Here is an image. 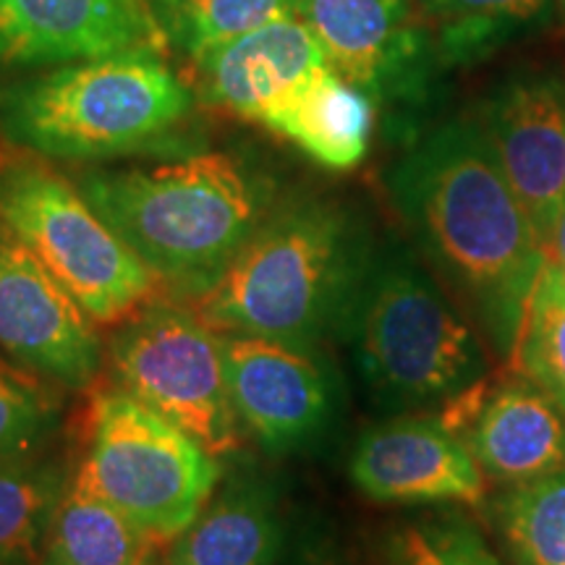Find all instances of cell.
Listing matches in <instances>:
<instances>
[{
    "instance_id": "obj_4",
    "label": "cell",
    "mask_w": 565,
    "mask_h": 565,
    "mask_svg": "<svg viewBox=\"0 0 565 565\" xmlns=\"http://www.w3.org/2000/svg\"><path fill=\"white\" fill-rule=\"evenodd\" d=\"M341 338L374 406L391 416L443 412L490 370L471 317L404 249L372 257Z\"/></svg>"
},
{
    "instance_id": "obj_26",
    "label": "cell",
    "mask_w": 565,
    "mask_h": 565,
    "mask_svg": "<svg viewBox=\"0 0 565 565\" xmlns=\"http://www.w3.org/2000/svg\"><path fill=\"white\" fill-rule=\"evenodd\" d=\"M380 565H503L484 536L458 515L419 519L393 532Z\"/></svg>"
},
{
    "instance_id": "obj_18",
    "label": "cell",
    "mask_w": 565,
    "mask_h": 565,
    "mask_svg": "<svg viewBox=\"0 0 565 565\" xmlns=\"http://www.w3.org/2000/svg\"><path fill=\"white\" fill-rule=\"evenodd\" d=\"M160 547L74 471L38 565H131Z\"/></svg>"
},
{
    "instance_id": "obj_7",
    "label": "cell",
    "mask_w": 565,
    "mask_h": 565,
    "mask_svg": "<svg viewBox=\"0 0 565 565\" xmlns=\"http://www.w3.org/2000/svg\"><path fill=\"white\" fill-rule=\"evenodd\" d=\"M84 482L158 545L196 519L221 484V458L121 387L92 398Z\"/></svg>"
},
{
    "instance_id": "obj_28",
    "label": "cell",
    "mask_w": 565,
    "mask_h": 565,
    "mask_svg": "<svg viewBox=\"0 0 565 565\" xmlns=\"http://www.w3.org/2000/svg\"><path fill=\"white\" fill-rule=\"evenodd\" d=\"M545 254H547L550 263H553L555 267H561V270L565 273V202H563L561 212H557L553 231H550Z\"/></svg>"
},
{
    "instance_id": "obj_15",
    "label": "cell",
    "mask_w": 565,
    "mask_h": 565,
    "mask_svg": "<svg viewBox=\"0 0 565 565\" xmlns=\"http://www.w3.org/2000/svg\"><path fill=\"white\" fill-rule=\"evenodd\" d=\"M482 126L508 183L524 204L542 246H547L565 202V84H508L490 103Z\"/></svg>"
},
{
    "instance_id": "obj_27",
    "label": "cell",
    "mask_w": 565,
    "mask_h": 565,
    "mask_svg": "<svg viewBox=\"0 0 565 565\" xmlns=\"http://www.w3.org/2000/svg\"><path fill=\"white\" fill-rule=\"evenodd\" d=\"M278 565H370V561L328 529H301L291 534Z\"/></svg>"
},
{
    "instance_id": "obj_16",
    "label": "cell",
    "mask_w": 565,
    "mask_h": 565,
    "mask_svg": "<svg viewBox=\"0 0 565 565\" xmlns=\"http://www.w3.org/2000/svg\"><path fill=\"white\" fill-rule=\"evenodd\" d=\"M296 13L330 68L366 97L395 92L419 53L408 0H296Z\"/></svg>"
},
{
    "instance_id": "obj_30",
    "label": "cell",
    "mask_w": 565,
    "mask_h": 565,
    "mask_svg": "<svg viewBox=\"0 0 565 565\" xmlns=\"http://www.w3.org/2000/svg\"><path fill=\"white\" fill-rule=\"evenodd\" d=\"M563 6H565V0H563Z\"/></svg>"
},
{
    "instance_id": "obj_11",
    "label": "cell",
    "mask_w": 565,
    "mask_h": 565,
    "mask_svg": "<svg viewBox=\"0 0 565 565\" xmlns=\"http://www.w3.org/2000/svg\"><path fill=\"white\" fill-rule=\"evenodd\" d=\"M351 482L387 505H477L487 477L463 437L440 414H398L353 445Z\"/></svg>"
},
{
    "instance_id": "obj_21",
    "label": "cell",
    "mask_w": 565,
    "mask_h": 565,
    "mask_svg": "<svg viewBox=\"0 0 565 565\" xmlns=\"http://www.w3.org/2000/svg\"><path fill=\"white\" fill-rule=\"evenodd\" d=\"M162 38L202 61L273 21L299 17L296 0H147Z\"/></svg>"
},
{
    "instance_id": "obj_19",
    "label": "cell",
    "mask_w": 565,
    "mask_h": 565,
    "mask_svg": "<svg viewBox=\"0 0 565 565\" xmlns=\"http://www.w3.org/2000/svg\"><path fill=\"white\" fill-rule=\"evenodd\" d=\"M275 134L322 166L345 171L364 158L372 134V103L333 68L322 71Z\"/></svg>"
},
{
    "instance_id": "obj_20",
    "label": "cell",
    "mask_w": 565,
    "mask_h": 565,
    "mask_svg": "<svg viewBox=\"0 0 565 565\" xmlns=\"http://www.w3.org/2000/svg\"><path fill=\"white\" fill-rule=\"evenodd\" d=\"M68 461L51 450L0 463V565H38L47 529L68 490Z\"/></svg>"
},
{
    "instance_id": "obj_8",
    "label": "cell",
    "mask_w": 565,
    "mask_h": 565,
    "mask_svg": "<svg viewBox=\"0 0 565 565\" xmlns=\"http://www.w3.org/2000/svg\"><path fill=\"white\" fill-rule=\"evenodd\" d=\"M108 362L116 387L179 424L210 454L225 458L238 448L242 422L231 404L225 335L189 303L150 301L126 317Z\"/></svg>"
},
{
    "instance_id": "obj_6",
    "label": "cell",
    "mask_w": 565,
    "mask_h": 565,
    "mask_svg": "<svg viewBox=\"0 0 565 565\" xmlns=\"http://www.w3.org/2000/svg\"><path fill=\"white\" fill-rule=\"evenodd\" d=\"M0 228L24 244L100 324L124 322L158 291L150 267L97 215L82 189L51 160L17 145L0 150Z\"/></svg>"
},
{
    "instance_id": "obj_13",
    "label": "cell",
    "mask_w": 565,
    "mask_h": 565,
    "mask_svg": "<svg viewBox=\"0 0 565 565\" xmlns=\"http://www.w3.org/2000/svg\"><path fill=\"white\" fill-rule=\"evenodd\" d=\"M147 0H0V63L42 66L158 53Z\"/></svg>"
},
{
    "instance_id": "obj_25",
    "label": "cell",
    "mask_w": 565,
    "mask_h": 565,
    "mask_svg": "<svg viewBox=\"0 0 565 565\" xmlns=\"http://www.w3.org/2000/svg\"><path fill=\"white\" fill-rule=\"evenodd\" d=\"M550 0H416L422 17L440 30L450 58H477L519 32Z\"/></svg>"
},
{
    "instance_id": "obj_3",
    "label": "cell",
    "mask_w": 565,
    "mask_h": 565,
    "mask_svg": "<svg viewBox=\"0 0 565 565\" xmlns=\"http://www.w3.org/2000/svg\"><path fill=\"white\" fill-rule=\"evenodd\" d=\"M372 257L333 204L270 212L215 286L189 307L221 333L320 345L341 338Z\"/></svg>"
},
{
    "instance_id": "obj_12",
    "label": "cell",
    "mask_w": 565,
    "mask_h": 565,
    "mask_svg": "<svg viewBox=\"0 0 565 565\" xmlns=\"http://www.w3.org/2000/svg\"><path fill=\"white\" fill-rule=\"evenodd\" d=\"M440 416L492 482L513 487L565 469V414L521 372L498 385L484 380Z\"/></svg>"
},
{
    "instance_id": "obj_2",
    "label": "cell",
    "mask_w": 565,
    "mask_h": 565,
    "mask_svg": "<svg viewBox=\"0 0 565 565\" xmlns=\"http://www.w3.org/2000/svg\"><path fill=\"white\" fill-rule=\"evenodd\" d=\"M97 215L183 303L210 291L267 221V194L238 160L200 152L79 183Z\"/></svg>"
},
{
    "instance_id": "obj_9",
    "label": "cell",
    "mask_w": 565,
    "mask_h": 565,
    "mask_svg": "<svg viewBox=\"0 0 565 565\" xmlns=\"http://www.w3.org/2000/svg\"><path fill=\"white\" fill-rule=\"evenodd\" d=\"M223 335L233 412L267 454H309L333 433L341 383L320 345Z\"/></svg>"
},
{
    "instance_id": "obj_1",
    "label": "cell",
    "mask_w": 565,
    "mask_h": 565,
    "mask_svg": "<svg viewBox=\"0 0 565 565\" xmlns=\"http://www.w3.org/2000/svg\"><path fill=\"white\" fill-rule=\"evenodd\" d=\"M393 200L445 288L500 362H513L547 263L482 124L427 134L393 171Z\"/></svg>"
},
{
    "instance_id": "obj_17",
    "label": "cell",
    "mask_w": 565,
    "mask_h": 565,
    "mask_svg": "<svg viewBox=\"0 0 565 565\" xmlns=\"http://www.w3.org/2000/svg\"><path fill=\"white\" fill-rule=\"evenodd\" d=\"M288 542L286 508L275 484L254 471H236L175 536L166 557L168 565H278Z\"/></svg>"
},
{
    "instance_id": "obj_10",
    "label": "cell",
    "mask_w": 565,
    "mask_h": 565,
    "mask_svg": "<svg viewBox=\"0 0 565 565\" xmlns=\"http://www.w3.org/2000/svg\"><path fill=\"white\" fill-rule=\"evenodd\" d=\"M0 351L63 391L89 387L105 359L95 320L47 267L3 228Z\"/></svg>"
},
{
    "instance_id": "obj_14",
    "label": "cell",
    "mask_w": 565,
    "mask_h": 565,
    "mask_svg": "<svg viewBox=\"0 0 565 565\" xmlns=\"http://www.w3.org/2000/svg\"><path fill=\"white\" fill-rule=\"evenodd\" d=\"M196 63L212 103L270 131L330 68L320 42L299 17L273 21Z\"/></svg>"
},
{
    "instance_id": "obj_23",
    "label": "cell",
    "mask_w": 565,
    "mask_h": 565,
    "mask_svg": "<svg viewBox=\"0 0 565 565\" xmlns=\"http://www.w3.org/2000/svg\"><path fill=\"white\" fill-rule=\"evenodd\" d=\"M61 385L0 351V463L40 454L58 433Z\"/></svg>"
},
{
    "instance_id": "obj_24",
    "label": "cell",
    "mask_w": 565,
    "mask_h": 565,
    "mask_svg": "<svg viewBox=\"0 0 565 565\" xmlns=\"http://www.w3.org/2000/svg\"><path fill=\"white\" fill-rule=\"evenodd\" d=\"M513 362L565 414V273L550 259L529 299Z\"/></svg>"
},
{
    "instance_id": "obj_5",
    "label": "cell",
    "mask_w": 565,
    "mask_h": 565,
    "mask_svg": "<svg viewBox=\"0 0 565 565\" xmlns=\"http://www.w3.org/2000/svg\"><path fill=\"white\" fill-rule=\"evenodd\" d=\"M192 108V89L158 53H124L9 89L0 97V131L47 160H108L160 147Z\"/></svg>"
},
{
    "instance_id": "obj_22",
    "label": "cell",
    "mask_w": 565,
    "mask_h": 565,
    "mask_svg": "<svg viewBox=\"0 0 565 565\" xmlns=\"http://www.w3.org/2000/svg\"><path fill=\"white\" fill-rule=\"evenodd\" d=\"M494 519L515 565H565V469L508 487Z\"/></svg>"
},
{
    "instance_id": "obj_29",
    "label": "cell",
    "mask_w": 565,
    "mask_h": 565,
    "mask_svg": "<svg viewBox=\"0 0 565 565\" xmlns=\"http://www.w3.org/2000/svg\"><path fill=\"white\" fill-rule=\"evenodd\" d=\"M131 565H168V557H160L158 550H154V553H150L147 557H141V561L131 563Z\"/></svg>"
}]
</instances>
